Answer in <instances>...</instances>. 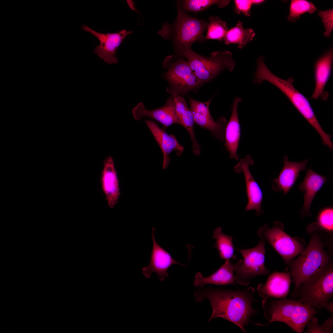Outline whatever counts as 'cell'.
<instances>
[{
	"instance_id": "1",
	"label": "cell",
	"mask_w": 333,
	"mask_h": 333,
	"mask_svg": "<svg viewBox=\"0 0 333 333\" xmlns=\"http://www.w3.org/2000/svg\"><path fill=\"white\" fill-rule=\"evenodd\" d=\"M255 292L251 286L236 290L210 288L198 291L194 295L198 302L206 298L210 301L212 312L208 321L222 318L233 323L246 333L244 327L251 321V317L258 312L253 306L256 300Z\"/></svg>"
},
{
	"instance_id": "2",
	"label": "cell",
	"mask_w": 333,
	"mask_h": 333,
	"mask_svg": "<svg viewBox=\"0 0 333 333\" xmlns=\"http://www.w3.org/2000/svg\"><path fill=\"white\" fill-rule=\"evenodd\" d=\"M176 6L177 18L172 23H164L158 34L171 41L175 56L181 57L192 50L191 46L194 43L206 40L204 33L207 30L208 23L188 14L183 8L181 0L177 1Z\"/></svg>"
},
{
	"instance_id": "3",
	"label": "cell",
	"mask_w": 333,
	"mask_h": 333,
	"mask_svg": "<svg viewBox=\"0 0 333 333\" xmlns=\"http://www.w3.org/2000/svg\"><path fill=\"white\" fill-rule=\"evenodd\" d=\"M262 307L264 316L269 323L265 325L252 322L253 324L265 326L273 322H282L298 333H302L311 319L319 313L315 308L299 300L286 298L263 299Z\"/></svg>"
},
{
	"instance_id": "4",
	"label": "cell",
	"mask_w": 333,
	"mask_h": 333,
	"mask_svg": "<svg viewBox=\"0 0 333 333\" xmlns=\"http://www.w3.org/2000/svg\"><path fill=\"white\" fill-rule=\"evenodd\" d=\"M257 68L253 75V82L257 84L267 81L279 88L289 99L295 108L316 130L322 141L327 140L329 135L320 125L308 99L294 86L293 78L285 80L277 76L268 69L261 56L257 60Z\"/></svg>"
},
{
	"instance_id": "5",
	"label": "cell",
	"mask_w": 333,
	"mask_h": 333,
	"mask_svg": "<svg viewBox=\"0 0 333 333\" xmlns=\"http://www.w3.org/2000/svg\"><path fill=\"white\" fill-rule=\"evenodd\" d=\"M333 295V266L328 264L305 280L292 297L321 310L325 309Z\"/></svg>"
},
{
	"instance_id": "6",
	"label": "cell",
	"mask_w": 333,
	"mask_h": 333,
	"mask_svg": "<svg viewBox=\"0 0 333 333\" xmlns=\"http://www.w3.org/2000/svg\"><path fill=\"white\" fill-rule=\"evenodd\" d=\"M290 265L294 292L307 279L328 264V258L316 236L312 238L308 246Z\"/></svg>"
},
{
	"instance_id": "7",
	"label": "cell",
	"mask_w": 333,
	"mask_h": 333,
	"mask_svg": "<svg viewBox=\"0 0 333 333\" xmlns=\"http://www.w3.org/2000/svg\"><path fill=\"white\" fill-rule=\"evenodd\" d=\"M193 73L203 83L209 81L225 70L231 72L236 64L231 52L215 51L209 57L201 56L192 49L183 55Z\"/></svg>"
},
{
	"instance_id": "8",
	"label": "cell",
	"mask_w": 333,
	"mask_h": 333,
	"mask_svg": "<svg viewBox=\"0 0 333 333\" xmlns=\"http://www.w3.org/2000/svg\"><path fill=\"white\" fill-rule=\"evenodd\" d=\"M235 249L240 252L243 257L233 265V274L235 280L238 284L248 285L256 276L260 275H267L269 271L265 265V249L264 240L261 239L255 247L248 249Z\"/></svg>"
},
{
	"instance_id": "9",
	"label": "cell",
	"mask_w": 333,
	"mask_h": 333,
	"mask_svg": "<svg viewBox=\"0 0 333 333\" xmlns=\"http://www.w3.org/2000/svg\"><path fill=\"white\" fill-rule=\"evenodd\" d=\"M163 66L167 70L164 77L170 86L167 90L183 94L197 88L203 83L193 73L183 57L175 55L167 56Z\"/></svg>"
},
{
	"instance_id": "10",
	"label": "cell",
	"mask_w": 333,
	"mask_h": 333,
	"mask_svg": "<svg viewBox=\"0 0 333 333\" xmlns=\"http://www.w3.org/2000/svg\"><path fill=\"white\" fill-rule=\"evenodd\" d=\"M282 224L275 222L272 228L265 224L260 228L257 234L261 239L266 240L287 263L301 253L303 248L298 241L284 232Z\"/></svg>"
},
{
	"instance_id": "11",
	"label": "cell",
	"mask_w": 333,
	"mask_h": 333,
	"mask_svg": "<svg viewBox=\"0 0 333 333\" xmlns=\"http://www.w3.org/2000/svg\"><path fill=\"white\" fill-rule=\"evenodd\" d=\"M82 28L99 39L100 44L96 47L94 52L105 62L110 64L118 63L116 56L117 50L125 38L132 33V31L123 30L117 33H100L84 25Z\"/></svg>"
},
{
	"instance_id": "12",
	"label": "cell",
	"mask_w": 333,
	"mask_h": 333,
	"mask_svg": "<svg viewBox=\"0 0 333 333\" xmlns=\"http://www.w3.org/2000/svg\"><path fill=\"white\" fill-rule=\"evenodd\" d=\"M155 228H152L153 245L150 262L148 266L142 268V273L148 279L151 278L152 273H156L161 281L169 276L167 271L171 265L174 264L185 265L175 260L167 251L158 244L155 239Z\"/></svg>"
},
{
	"instance_id": "13",
	"label": "cell",
	"mask_w": 333,
	"mask_h": 333,
	"mask_svg": "<svg viewBox=\"0 0 333 333\" xmlns=\"http://www.w3.org/2000/svg\"><path fill=\"white\" fill-rule=\"evenodd\" d=\"M253 161L249 155L241 159L234 167L235 171L239 173L242 172L244 175L248 203L245 210L249 211L255 210L257 215L262 212L261 204L263 198L261 189L253 177L249 168V165L253 163Z\"/></svg>"
},
{
	"instance_id": "14",
	"label": "cell",
	"mask_w": 333,
	"mask_h": 333,
	"mask_svg": "<svg viewBox=\"0 0 333 333\" xmlns=\"http://www.w3.org/2000/svg\"><path fill=\"white\" fill-rule=\"evenodd\" d=\"M135 119L140 120L143 117H147L161 123L165 128L174 124L181 125L175 109V103L173 97H171L166 101V104L159 108L149 110L141 102L132 109Z\"/></svg>"
},
{
	"instance_id": "15",
	"label": "cell",
	"mask_w": 333,
	"mask_h": 333,
	"mask_svg": "<svg viewBox=\"0 0 333 333\" xmlns=\"http://www.w3.org/2000/svg\"><path fill=\"white\" fill-rule=\"evenodd\" d=\"M308 159L299 162L290 161L287 156L283 158V166L278 177L272 182V187L275 191L282 192L284 195L291 190L300 172L306 170Z\"/></svg>"
},
{
	"instance_id": "16",
	"label": "cell",
	"mask_w": 333,
	"mask_h": 333,
	"mask_svg": "<svg viewBox=\"0 0 333 333\" xmlns=\"http://www.w3.org/2000/svg\"><path fill=\"white\" fill-rule=\"evenodd\" d=\"M144 120L162 151V167L166 169L171 161L170 154L175 151L177 156H180L183 151L184 147L179 143L175 136L167 134L156 122L146 119Z\"/></svg>"
},
{
	"instance_id": "17",
	"label": "cell",
	"mask_w": 333,
	"mask_h": 333,
	"mask_svg": "<svg viewBox=\"0 0 333 333\" xmlns=\"http://www.w3.org/2000/svg\"><path fill=\"white\" fill-rule=\"evenodd\" d=\"M103 164L101 178V188L109 207L113 208L120 194L118 179L112 158L109 156L106 158Z\"/></svg>"
},
{
	"instance_id": "18",
	"label": "cell",
	"mask_w": 333,
	"mask_h": 333,
	"mask_svg": "<svg viewBox=\"0 0 333 333\" xmlns=\"http://www.w3.org/2000/svg\"><path fill=\"white\" fill-rule=\"evenodd\" d=\"M288 273L275 272L268 277L265 284H259L257 291L263 298H286L292 280Z\"/></svg>"
},
{
	"instance_id": "19",
	"label": "cell",
	"mask_w": 333,
	"mask_h": 333,
	"mask_svg": "<svg viewBox=\"0 0 333 333\" xmlns=\"http://www.w3.org/2000/svg\"><path fill=\"white\" fill-rule=\"evenodd\" d=\"M328 180L326 177L310 169L307 171L303 180L299 186L300 190L303 193L304 196L303 205L300 211L302 215H310V208L314 198Z\"/></svg>"
},
{
	"instance_id": "20",
	"label": "cell",
	"mask_w": 333,
	"mask_h": 333,
	"mask_svg": "<svg viewBox=\"0 0 333 333\" xmlns=\"http://www.w3.org/2000/svg\"><path fill=\"white\" fill-rule=\"evenodd\" d=\"M241 98L239 97L235 98L232 107V113L226 126L224 136L225 146L231 158L238 160L237 154L240 136V126L238 114V107Z\"/></svg>"
},
{
	"instance_id": "21",
	"label": "cell",
	"mask_w": 333,
	"mask_h": 333,
	"mask_svg": "<svg viewBox=\"0 0 333 333\" xmlns=\"http://www.w3.org/2000/svg\"><path fill=\"white\" fill-rule=\"evenodd\" d=\"M333 51L331 49L316 61L314 66L315 87L311 98L318 99L324 93L325 86L331 72Z\"/></svg>"
},
{
	"instance_id": "22",
	"label": "cell",
	"mask_w": 333,
	"mask_h": 333,
	"mask_svg": "<svg viewBox=\"0 0 333 333\" xmlns=\"http://www.w3.org/2000/svg\"><path fill=\"white\" fill-rule=\"evenodd\" d=\"M236 282L233 274V265L230 260L225 261L216 272L210 276L204 277L200 272L195 276L194 285L198 287H202L206 285H235Z\"/></svg>"
},
{
	"instance_id": "23",
	"label": "cell",
	"mask_w": 333,
	"mask_h": 333,
	"mask_svg": "<svg viewBox=\"0 0 333 333\" xmlns=\"http://www.w3.org/2000/svg\"><path fill=\"white\" fill-rule=\"evenodd\" d=\"M194 121L200 126L209 130L214 137L220 141L224 139V131L226 126V119L221 117L215 121L210 113L202 114L192 112Z\"/></svg>"
},
{
	"instance_id": "24",
	"label": "cell",
	"mask_w": 333,
	"mask_h": 333,
	"mask_svg": "<svg viewBox=\"0 0 333 333\" xmlns=\"http://www.w3.org/2000/svg\"><path fill=\"white\" fill-rule=\"evenodd\" d=\"M255 35L253 29L245 28L243 23L239 21L235 27L228 30L223 40L227 45L236 44L238 48L241 49L252 41Z\"/></svg>"
},
{
	"instance_id": "25",
	"label": "cell",
	"mask_w": 333,
	"mask_h": 333,
	"mask_svg": "<svg viewBox=\"0 0 333 333\" xmlns=\"http://www.w3.org/2000/svg\"><path fill=\"white\" fill-rule=\"evenodd\" d=\"M212 238L216 240L214 246L217 249L221 259L226 261L230 260L231 258L236 259V257L234 254L232 236L224 234L221 228L219 227L213 231Z\"/></svg>"
},
{
	"instance_id": "26",
	"label": "cell",
	"mask_w": 333,
	"mask_h": 333,
	"mask_svg": "<svg viewBox=\"0 0 333 333\" xmlns=\"http://www.w3.org/2000/svg\"><path fill=\"white\" fill-rule=\"evenodd\" d=\"M181 1L182 7L186 12L195 13L200 12L216 5L222 8L227 6L230 2L227 0H184Z\"/></svg>"
},
{
	"instance_id": "27",
	"label": "cell",
	"mask_w": 333,
	"mask_h": 333,
	"mask_svg": "<svg viewBox=\"0 0 333 333\" xmlns=\"http://www.w3.org/2000/svg\"><path fill=\"white\" fill-rule=\"evenodd\" d=\"M208 20L209 22L206 39H216L219 41L223 40L228 30L226 23L221 20L218 16H210Z\"/></svg>"
},
{
	"instance_id": "28",
	"label": "cell",
	"mask_w": 333,
	"mask_h": 333,
	"mask_svg": "<svg viewBox=\"0 0 333 333\" xmlns=\"http://www.w3.org/2000/svg\"><path fill=\"white\" fill-rule=\"evenodd\" d=\"M316 10L317 7L311 2L306 0H292L287 20L294 22L298 19L301 15L307 12L311 14Z\"/></svg>"
},
{
	"instance_id": "29",
	"label": "cell",
	"mask_w": 333,
	"mask_h": 333,
	"mask_svg": "<svg viewBox=\"0 0 333 333\" xmlns=\"http://www.w3.org/2000/svg\"><path fill=\"white\" fill-rule=\"evenodd\" d=\"M181 125L184 126L189 133L192 142L193 153L197 155L200 154L201 147L197 141L194 130V120L190 109L188 108L180 118Z\"/></svg>"
},
{
	"instance_id": "30",
	"label": "cell",
	"mask_w": 333,
	"mask_h": 333,
	"mask_svg": "<svg viewBox=\"0 0 333 333\" xmlns=\"http://www.w3.org/2000/svg\"><path fill=\"white\" fill-rule=\"evenodd\" d=\"M305 333H332L333 318L327 319L322 325L318 324V319L313 317L308 323Z\"/></svg>"
},
{
	"instance_id": "31",
	"label": "cell",
	"mask_w": 333,
	"mask_h": 333,
	"mask_svg": "<svg viewBox=\"0 0 333 333\" xmlns=\"http://www.w3.org/2000/svg\"><path fill=\"white\" fill-rule=\"evenodd\" d=\"M316 224L321 228L328 231L333 228V209L332 207H327L322 209L319 213Z\"/></svg>"
},
{
	"instance_id": "32",
	"label": "cell",
	"mask_w": 333,
	"mask_h": 333,
	"mask_svg": "<svg viewBox=\"0 0 333 333\" xmlns=\"http://www.w3.org/2000/svg\"><path fill=\"white\" fill-rule=\"evenodd\" d=\"M318 14L321 18L326 30L324 35L329 38L333 29V9L320 11Z\"/></svg>"
},
{
	"instance_id": "33",
	"label": "cell",
	"mask_w": 333,
	"mask_h": 333,
	"mask_svg": "<svg viewBox=\"0 0 333 333\" xmlns=\"http://www.w3.org/2000/svg\"><path fill=\"white\" fill-rule=\"evenodd\" d=\"M167 91L171 94L174 98L175 103L176 112L180 119L182 114L188 108L186 101L179 94L171 90H167Z\"/></svg>"
},
{
	"instance_id": "34",
	"label": "cell",
	"mask_w": 333,
	"mask_h": 333,
	"mask_svg": "<svg viewBox=\"0 0 333 333\" xmlns=\"http://www.w3.org/2000/svg\"><path fill=\"white\" fill-rule=\"evenodd\" d=\"M235 11L238 14L242 13L246 16L250 14V9L253 5L252 0H235L234 1Z\"/></svg>"
},
{
	"instance_id": "35",
	"label": "cell",
	"mask_w": 333,
	"mask_h": 333,
	"mask_svg": "<svg viewBox=\"0 0 333 333\" xmlns=\"http://www.w3.org/2000/svg\"><path fill=\"white\" fill-rule=\"evenodd\" d=\"M333 301L330 302H329L325 308L331 314H333Z\"/></svg>"
},
{
	"instance_id": "36",
	"label": "cell",
	"mask_w": 333,
	"mask_h": 333,
	"mask_svg": "<svg viewBox=\"0 0 333 333\" xmlns=\"http://www.w3.org/2000/svg\"><path fill=\"white\" fill-rule=\"evenodd\" d=\"M264 2V0H253L252 2L253 4H261Z\"/></svg>"
}]
</instances>
